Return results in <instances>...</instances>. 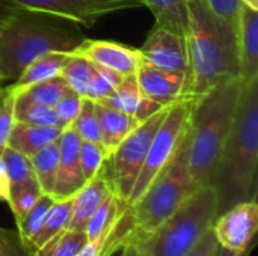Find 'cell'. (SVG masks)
<instances>
[{
    "instance_id": "ffe728a7",
    "label": "cell",
    "mask_w": 258,
    "mask_h": 256,
    "mask_svg": "<svg viewBox=\"0 0 258 256\" xmlns=\"http://www.w3.org/2000/svg\"><path fill=\"white\" fill-rule=\"evenodd\" d=\"M125 208L127 204L122 202L112 190L86 225L85 234L88 237V241H95V240L106 241L112 234V231L115 229L116 223L119 222Z\"/></svg>"
},
{
    "instance_id": "f546056e",
    "label": "cell",
    "mask_w": 258,
    "mask_h": 256,
    "mask_svg": "<svg viewBox=\"0 0 258 256\" xmlns=\"http://www.w3.org/2000/svg\"><path fill=\"white\" fill-rule=\"evenodd\" d=\"M73 128L79 134L80 140H88V142H98L101 143V130H100V122L95 110V103L92 100L83 98L80 112L73 122Z\"/></svg>"
},
{
    "instance_id": "7a4b0ae2",
    "label": "cell",
    "mask_w": 258,
    "mask_h": 256,
    "mask_svg": "<svg viewBox=\"0 0 258 256\" xmlns=\"http://www.w3.org/2000/svg\"><path fill=\"white\" fill-rule=\"evenodd\" d=\"M243 81L231 77L192 101L187 166L194 186H213L224 146L231 133Z\"/></svg>"
},
{
    "instance_id": "d6986e66",
    "label": "cell",
    "mask_w": 258,
    "mask_h": 256,
    "mask_svg": "<svg viewBox=\"0 0 258 256\" xmlns=\"http://www.w3.org/2000/svg\"><path fill=\"white\" fill-rule=\"evenodd\" d=\"M70 56H71V51H53V53H47L35 59L9 84V88L12 89V92H18L32 84L60 75V71L65 66L67 60L70 59Z\"/></svg>"
},
{
    "instance_id": "f6af8a7d",
    "label": "cell",
    "mask_w": 258,
    "mask_h": 256,
    "mask_svg": "<svg viewBox=\"0 0 258 256\" xmlns=\"http://www.w3.org/2000/svg\"><path fill=\"white\" fill-rule=\"evenodd\" d=\"M245 253H233V252H228V250H224V249H219V253L218 256H243Z\"/></svg>"
},
{
    "instance_id": "ab89813d",
    "label": "cell",
    "mask_w": 258,
    "mask_h": 256,
    "mask_svg": "<svg viewBox=\"0 0 258 256\" xmlns=\"http://www.w3.org/2000/svg\"><path fill=\"white\" fill-rule=\"evenodd\" d=\"M110 250L107 247V240H95V241H88L86 246L80 250L77 256H110Z\"/></svg>"
},
{
    "instance_id": "277c9868",
    "label": "cell",
    "mask_w": 258,
    "mask_h": 256,
    "mask_svg": "<svg viewBox=\"0 0 258 256\" xmlns=\"http://www.w3.org/2000/svg\"><path fill=\"white\" fill-rule=\"evenodd\" d=\"M258 166V80L243 84L236 119L224 146L213 186L221 208L254 199Z\"/></svg>"
},
{
    "instance_id": "8992f818",
    "label": "cell",
    "mask_w": 258,
    "mask_h": 256,
    "mask_svg": "<svg viewBox=\"0 0 258 256\" xmlns=\"http://www.w3.org/2000/svg\"><path fill=\"white\" fill-rule=\"evenodd\" d=\"M219 213L216 187L197 189L144 241L148 256H186L212 229Z\"/></svg>"
},
{
    "instance_id": "60d3db41",
    "label": "cell",
    "mask_w": 258,
    "mask_h": 256,
    "mask_svg": "<svg viewBox=\"0 0 258 256\" xmlns=\"http://www.w3.org/2000/svg\"><path fill=\"white\" fill-rule=\"evenodd\" d=\"M121 256H148V250L144 241L139 240H127L121 247Z\"/></svg>"
},
{
    "instance_id": "8fae6325",
    "label": "cell",
    "mask_w": 258,
    "mask_h": 256,
    "mask_svg": "<svg viewBox=\"0 0 258 256\" xmlns=\"http://www.w3.org/2000/svg\"><path fill=\"white\" fill-rule=\"evenodd\" d=\"M138 50L142 63L163 71L189 75V57L184 36L156 24Z\"/></svg>"
},
{
    "instance_id": "52a82bcc",
    "label": "cell",
    "mask_w": 258,
    "mask_h": 256,
    "mask_svg": "<svg viewBox=\"0 0 258 256\" xmlns=\"http://www.w3.org/2000/svg\"><path fill=\"white\" fill-rule=\"evenodd\" d=\"M192 101L181 100L168 107V112L156 131L144 166L135 181L127 205H133L150 187L154 178L169 164L189 130Z\"/></svg>"
},
{
    "instance_id": "30bf717a",
    "label": "cell",
    "mask_w": 258,
    "mask_h": 256,
    "mask_svg": "<svg viewBox=\"0 0 258 256\" xmlns=\"http://www.w3.org/2000/svg\"><path fill=\"white\" fill-rule=\"evenodd\" d=\"M258 228V205L255 199L237 202L218 216L212 231L221 249L245 253Z\"/></svg>"
},
{
    "instance_id": "5bb4252c",
    "label": "cell",
    "mask_w": 258,
    "mask_h": 256,
    "mask_svg": "<svg viewBox=\"0 0 258 256\" xmlns=\"http://www.w3.org/2000/svg\"><path fill=\"white\" fill-rule=\"evenodd\" d=\"M138 86L145 98L162 106H171L184 100L187 75L181 72L163 71L147 63H141L135 72Z\"/></svg>"
},
{
    "instance_id": "9a60e30c",
    "label": "cell",
    "mask_w": 258,
    "mask_h": 256,
    "mask_svg": "<svg viewBox=\"0 0 258 256\" xmlns=\"http://www.w3.org/2000/svg\"><path fill=\"white\" fill-rule=\"evenodd\" d=\"M237 47L240 78L243 84H248L258 80V11L245 5H242L239 15Z\"/></svg>"
},
{
    "instance_id": "2e32d148",
    "label": "cell",
    "mask_w": 258,
    "mask_h": 256,
    "mask_svg": "<svg viewBox=\"0 0 258 256\" xmlns=\"http://www.w3.org/2000/svg\"><path fill=\"white\" fill-rule=\"evenodd\" d=\"M112 192V186L106 175L104 166L103 169L73 196L71 207V219L68 229L70 231H82L85 232L86 225L106 196Z\"/></svg>"
},
{
    "instance_id": "ac0fdd59",
    "label": "cell",
    "mask_w": 258,
    "mask_h": 256,
    "mask_svg": "<svg viewBox=\"0 0 258 256\" xmlns=\"http://www.w3.org/2000/svg\"><path fill=\"white\" fill-rule=\"evenodd\" d=\"M95 110L101 130V145L110 155L116 146L136 128L138 122L133 116L112 109L103 103H95Z\"/></svg>"
},
{
    "instance_id": "4316f807",
    "label": "cell",
    "mask_w": 258,
    "mask_h": 256,
    "mask_svg": "<svg viewBox=\"0 0 258 256\" xmlns=\"http://www.w3.org/2000/svg\"><path fill=\"white\" fill-rule=\"evenodd\" d=\"M14 119L17 122H24L32 125L62 127L59 124V119L53 107L35 104L15 95H14Z\"/></svg>"
},
{
    "instance_id": "ee69618b",
    "label": "cell",
    "mask_w": 258,
    "mask_h": 256,
    "mask_svg": "<svg viewBox=\"0 0 258 256\" xmlns=\"http://www.w3.org/2000/svg\"><path fill=\"white\" fill-rule=\"evenodd\" d=\"M11 8H12V6H11V5H8L5 0H0V17H2V15H5Z\"/></svg>"
},
{
    "instance_id": "d6a6232c",
    "label": "cell",
    "mask_w": 258,
    "mask_h": 256,
    "mask_svg": "<svg viewBox=\"0 0 258 256\" xmlns=\"http://www.w3.org/2000/svg\"><path fill=\"white\" fill-rule=\"evenodd\" d=\"M41 195H42V192H41L36 181L26 184V186H21V187H17V189H12L9 192L8 204H9V208L14 214L15 222L20 220L36 204V201L41 198Z\"/></svg>"
},
{
    "instance_id": "bcb514c9",
    "label": "cell",
    "mask_w": 258,
    "mask_h": 256,
    "mask_svg": "<svg viewBox=\"0 0 258 256\" xmlns=\"http://www.w3.org/2000/svg\"><path fill=\"white\" fill-rule=\"evenodd\" d=\"M3 83H5V81H3V77H2V75H0V89H2V88H3V86H2V84H3Z\"/></svg>"
},
{
    "instance_id": "e0dca14e",
    "label": "cell",
    "mask_w": 258,
    "mask_h": 256,
    "mask_svg": "<svg viewBox=\"0 0 258 256\" xmlns=\"http://www.w3.org/2000/svg\"><path fill=\"white\" fill-rule=\"evenodd\" d=\"M62 127H51V125H32L24 122H14L8 146L30 157L42 146L53 143L59 139L62 133Z\"/></svg>"
},
{
    "instance_id": "7402d4cb",
    "label": "cell",
    "mask_w": 258,
    "mask_h": 256,
    "mask_svg": "<svg viewBox=\"0 0 258 256\" xmlns=\"http://www.w3.org/2000/svg\"><path fill=\"white\" fill-rule=\"evenodd\" d=\"M142 3L151 11L157 26L186 36V0H142Z\"/></svg>"
},
{
    "instance_id": "b9f144b4",
    "label": "cell",
    "mask_w": 258,
    "mask_h": 256,
    "mask_svg": "<svg viewBox=\"0 0 258 256\" xmlns=\"http://www.w3.org/2000/svg\"><path fill=\"white\" fill-rule=\"evenodd\" d=\"M9 180H8V174H6V167L5 163L0 157V202H8L9 199Z\"/></svg>"
},
{
    "instance_id": "cb8c5ba5",
    "label": "cell",
    "mask_w": 258,
    "mask_h": 256,
    "mask_svg": "<svg viewBox=\"0 0 258 256\" xmlns=\"http://www.w3.org/2000/svg\"><path fill=\"white\" fill-rule=\"evenodd\" d=\"M57 140L42 146L41 149H38L35 154H32L29 157L32 167H33L35 180H36L41 192L45 195H51L54 181H56V172H57V164H59Z\"/></svg>"
},
{
    "instance_id": "44dd1931",
    "label": "cell",
    "mask_w": 258,
    "mask_h": 256,
    "mask_svg": "<svg viewBox=\"0 0 258 256\" xmlns=\"http://www.w3.org/2000/svg\"><path fill=\"white\" fill-rule=\"evenodd\" d=\"M71 207H73V198L54 201V204L51 205V208L48 210V213L42 222L41 229L38 231V234L33 240L32 256L45 243L59 237L60 234H63L68 229L70 219H71Z\"/></svg>"
},
{
    "instance_id": "f35d334b",
    "label": "cell",
    "mask_w": 258,
    "mask_h": 256,
    "mask_svg": "<svg viewBox=\"0 0 258 256\" xmlns=\"http://www.w3.org/2000/svg\"><path fill=\"white\" fill-rule=\"evenodd\" d=\"M219 244L216 241V237L213 234V231L210 229L204 238L194 247L192 252H189L186 256H218L219 253Z\"/></svg>"
},
{
    "instance_id": "4fadbf2b",
    "label": "cell",
    "mask_w": 258,
    "mask_h": 256,
    "mask_svg": "<svg viewBox=\"0 0 258 256\" xmlns=\"http://www.w3.org/2000/svg\"><path fill=\"white\" fill-rule=\"evenodd\" d=\"M57 145L59 164L51 196L54 201H62L73 198L86 184V180L80 167V137L73 128V125L62 130Z\"/></svg>"
},
{
    "instance_id": "603a6c76",
    "label": "cell",
    "mask_w": 258,
    "mask_h": 256,
    "mask_svg": "<svg viewBox=\"0 0 258 256\" xmlns=\"http://www.w3.org/2000/svg\"><path fill=\"white\" fill-rule=\"evenodd\" d=\"M54 204V199L51 195H45L42 193L41 198L36 201V204L20 219L17 220V235L20 240L21 247L26 250V253L32 255V244L33 240L38 234V231L42 226V222L48 213V210L51 208V205Z\"/></svg>"
},
{
    "instance_id": "836d02e7",
    "label": "cell",
    "mask_w": 258,
    "mask_h": 256,
    "mask_svg": "<svg viewBox=\"0 0 258 256\" xmlns=\"http://www.w3.org/2000/svg\"><path fill=\"white\" fill-rule=\"evenodd\" d=\"M14 122V92L9 86H3L0 89V157L8 146Z\"/></svg>"
},
{
    "instance_id": "d590c367",
    "label": "cell",
    "mask_w": 258,
    "mask_h": 256,
    "mask_svg": "<svg viewBox=\"0 0 258 256\" xmlns=\"http://www.w3.org/2000/svg\"><path fill=\"white\" fill-rule=\"evenodd\" d=\"M82 101H83V97H80L79 94L73 92L71 89L53 106L54 112H56V116L59 119V124L62 125V128H67V127H71L73 122L76 121L79 112H80V107H82Z\"/></svg>"
},
{
    "instance_id": "4dcf8cb0",
    "label": "cell",
    "mask_w": 258,
    "mask_h": 256,
    "mask_svg": "<svg viewBox=\"0 0 258 256\" xmlns=\"http://www.w3.org/2000/svg\"><path fill=\"white\" fill-rule=\"evenodd\" d=\"M79 157H80V167L83 177L86 181H89L103 169V166L109 158V154L106 152L104 146L98 142L80 140Z\"/></svg>"
},
{
    "instance_id": "3957f363",
    "label": "cell",
    "mask_w": 258,
    "mask_h": 256,
    "mask_svg": "<svg viewBox=\"0 0 258 256\" xmlns=\"http://www.w3.org/2000/svg\"><path fill=\"white\" fill-rule=\"evenodd\" d=\"M83 39L71 21L12 6L0 17V75L12 83L35 59L53 51H73Z\"/></svg>"
},
{
    "instance_id": "6da1fadb",
    "label": "cell",
    "mask_w": 258,
    "mask_h": 256,
    "mask_svg": "<svg viewBox=\"0 0 258 256\" xmlns=\"http://www.w3.org/2000/svg\"><path fill=\"white\" fill-rule=\"evenodd\" d=\"M189 75L184 100L195 101L221 81L240 77L237 30L221 21L204 0H186Z\"/></svg>"
},
{
    "instance_id": "5b68a950",
    "label": "cell",
    "mask_w": 258,
    "mask_h": 256,
    "mask_svg": "<svg viewBox=\"0 0 258 256\" xmlns=\"http://www.w3.org/2000/svg\"><path fill=\"white\" fill-rule=\"evenodd\" d=\"M187 140L189 133L169 164L154 178L144 195L130 205L133 228L127 240L145 241L197 190L187 166Z\"/></svg>"
},
{
    "instance_id": "e575fe53",
    "label": "cell",
    "mask_w": 258,
    "mask_h": 256,
    "mask_svg": "<svg viewBox=\"0 0 258 256\" xmlns=\"http://www.w3.org/2000/svg\"><path fill=\"white\" fill-rule=\"evenodd\" d=\"M88 237L82 231H70L67 229L60 234L56 241L50 256H77L80 250L86 246Z\"/></svg>"
},
{
    "instance_id": "7bdbcfd3",
    "label": "cell",
    "mask_w": 258,
    "mask_h": 256,
    "mask_svg": "<svg viewBox=\"0 0 258 256\" xmlns=\"http://www.w3.org/2000/svg\"><path fill=\"white\" fill-rule=\"evenodd\" d=\"M242 3L254 11H258V0H242Z\"/></svg>"
},
{
    "instance_id": "83f0119b",
    "label": "cell",
    "mask_w": 258,
    "mask_h": 256,
    "mask_svg": "<svg viewBox=\"0 0 258 256\" xmlns=\"http://www.w3.org/2000/svg\"><path fill=\"white\" fill-rule=\"evenodd\" d=\"M94 69L95 66L89 60L80 56L71 54L65 66L60 71V77L63 78V81L73 92L79 94L80 97H85L88 86L92 80Z\"/></svg>"
},
{
    "instance_id": "7c38bea8",
    "label": "cell",
    "mask_w": 258,
    "mask_h": 256,
    "mask_svg": "<svg viewBox=\"0 0 258 256\" xmlns=\"http://www.w3.org/2000/svg\"><path fill=\"white\" fill-rule=\"evenodd\" d=\"M71 54L80 56L89 60L92 65L116 72L121 77L135 75L136 69L142 63V57L138 48L104 39L85 38L71 51Z\"/></svg>"
},
{
    "instance_id": "d4e9b609",
    "label": "cell",
    "mask_w": 258,
    "mask_h": 256,
    "mask_svg": "<svg viewBox=\"0 0 258 256\" xmlns=\"http://www.w3.org/2000/svg\"><path fill=\"white\" fill-rule=\"evenodd\" d=\"M142 100H144V95L138 86L136 77L127 75V77H122V80L119 81L116 89L106 100H103L100 103L135 118Z\"/></svg>"
},
{
    "instance_id": "8d00e7d4",
    "label": "cell",
    "mask_w": 258,
    "mask_h": 256,
    "mask_svg": "<svg viewBox=\"0 0 258 256\" xmlns=\"http://www.w3.org/2000/svg\"><path fill=\"white\" fill-rule=\"evenodd\" d=\"M209 9L230 27L237 30L239 15L242 8V0H204Z\"/></svg>"
},
{
    "instance_id": "484cf974",
    "label": "cell",
    "mask_w": 258,
    "mask_h": 256,
    "mask_svg": "<svg viewBox=\"0 0 258 256\" xmlns=\"http://www.w3.org/2000/svg\"><path fill=\"white\" fill-rule=\"evenodd\" d=\"M68 91H70V88L67 86L63 78L60 75H57L54 78H50V80L32 84L29 88H24L18 92H14V95L24 98V100L35 103V104L53 107Z\"/></svg>"
},
{
    "instance_id": "74e56055",
    "label": "cell",
    "mask_w": 258,
    "mask_h": 256,
    "mask_svg": "<svg viewBox=\"0 0 258 256\" xmlns=\"http://www.w3.org/2000/svg\"><path fill=\"white\" fill-rule=\"evenodd\" d=\"M23 253H26V250L21 247L18 235L0 228V256H23Z\"/></svg>"
},
{
    "instance_id": "f1b7e54d",
    "label": "cell",
    "mask_w": 258,
    "mask_h": 256,
    "mask_svg": "<svg viewBox=\"0 0 258 256\" xmlns=\"http://www.w3.org/2000/svg\"><path fill=\"white\" fill-rule=\"evenodd\" d=\"M2 160H3L5 167H6V174H8L11 190L36 181L35 180V174H33V167H32V163H30V158L27 155H24V154H21V152L6 146L3 154H2Z\"/></svg>"
},
{
    "instance_id": "1f68e13d",
    "label": "cell",
    "mask_w": 258,
    "mask_h": 256,
    "mask_svg": "<svg viewBox=\"0 0 258 256\" xmlns=\"http://www.w3.org/2000/svg\"><path fill=\"white\" fill-rule=\"evenodd\" d=\"M121 80H122V77L118 75L116 72H112L109 69L95 66L92 80H91V83L88 86V91H86V95L83 98L100 103V101L106 100L116 89V86L119 84Z\"/></svg>"
},
{
    "instance_id": "ba28073f",
    "label": "cell",
    "mask_w": 258,
    "mask_h": 256,
    "mask_svg": "<svg viewBox=\"0 0 258 256\" xmlns=\"http://www.w3.org/2000/svg\"><path fill=\"white\" fill-rule=\"evenodd\" d=\"M169 107V106H168ZM168 107L162 109L147 121L136 125V128L116 146L109 155V172H106L113 193L127 204L133 190L135 181L144 166L151 140L159 130Z\"/></svg>"
},
{
    "instance_id": "9c48e42d",
    "label": "cell",
    "mask_w": 258,
    "mask_h": 256,
    "mask_svg": "<svg viewBox=\"0 0 258 256\" xmlns=\"http://www.w3.org/2000/svg\"><path fill=\"white\" fill-rule=\"evenodd\" d=\"M5 2L14 8L48 14L89 29L103 17L144 6L142 0H5Z\"/></svg>"
}]
</instances>
